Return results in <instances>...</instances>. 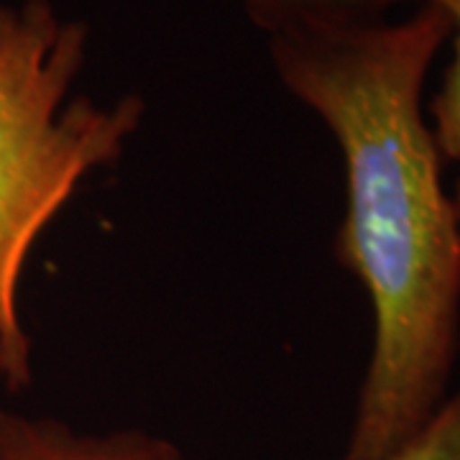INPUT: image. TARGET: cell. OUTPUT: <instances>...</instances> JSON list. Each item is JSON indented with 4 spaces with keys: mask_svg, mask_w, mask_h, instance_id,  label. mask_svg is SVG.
<instances>
[{
    "mask_svg": "<svg viewBox=\"0 0 460 460\" xmlns=\"http://www.w3.org/2000/svg\"><path fill=\"white\" fill-rule=\"evenodd\" d=\"M450 18L420 5L269 39L281 84L328 126L345 166L335 261L371 299L374 343L341 460L386 456L447 396L460 341V228L422 93Z\"/></svg>",
    "mask_w": 460,
    "mask_h": 460,
    "instance_id": "cell-1",
    "label": "cell"
},
{
    "mask_svg": "<svg viewBox=\"0 0 460 460\" xmlns=\"http://www.w3.org/2000/svg\"><path fill=\"white\" fill-rule=\"evenodd\" d=\"M90 47L84 21L51 0L0 3V381H33L31 335L18 289L39 235L93 172L113 166L138 131V95H72Z\"/></svg>",
    "mask_w": 460,
    "mask_h": 460,
    "instance_id": "cell-2",
    "label": "cell"
},
{
    "mask_svg": "<svg viewBox=\"0 0 460 460\" xmlns=\"http://www.w3.org/2000/svg\"><path fill=\"white\" fill-rule=\"evenodd\" d=\"M0 460H184L180 447L144 429L77 432L54 417L0 410Z\"/></svg>",
    "mask_w": 460,
    "mask_h": 460,
    "instance_id": "cell-3",
    "label": "cell"
},
{
    "mask_svg": "<svg viewBox=\"0 0 460 460\" xmlns=\"http://www.w3.org/2000/svg\"><path fill=\"white\" fill-rule=\"evenodd\" d=\"M402 3L417 0H241L246 16L271 36L384 21Z\"/></svg>",
    "mask_w": 460,
    "mask_h": 460,
    "instance_id": "cell-4",
    "label": "cell"
},
{
    "mask_svg": "<svg viewBox=\"0 0 460 460\" xmlns=\"http://www.w3.org/2000/svg\"><path fill=\"white\" fill-rule=\"evenodd\" d=\"M420 5H435L450 18L453 59L443 72L440 90L429 102V128L445 159L460 162V0H417Z\"/></svg>",
    "mask_w": 460,
    "mask_h": 460,
    "instance_id": "cell-5",
    "label": "cell"
},
{
    "mask_svg": "<svg viewBox=\"0 0 460 460\" xmlns=\"http://www.w3.org/2000/svg\"><path fill=\"white\" fill-rule=\"evenodd\" d=\"M374 460H460V389L411 438Z\"/></svg>",
    "mask_w": 460,
    "mask_h": 460,
    "instance_id": "cell-6",
    "label": "cell"
},
{
    "mask_svg": "<svg viewBox=\"0 0 460 460\" xmlns=\"http://www.w3.org/2000/svg\"><path fill=\"white\" fill-rule=\"evenodd\" d=\"M453 205H456V215H458V228H460V181H458V190H456V198H453Z\"/></svg>",
    "mask_w": 460,
    "mask_h": 460,
    "instance_id": "cell-7",
    "label": "cell"
}]
</instances>
